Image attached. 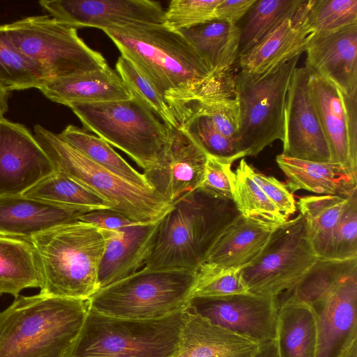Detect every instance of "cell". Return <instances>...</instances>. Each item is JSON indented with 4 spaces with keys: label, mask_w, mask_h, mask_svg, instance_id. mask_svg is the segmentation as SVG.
<instances>
[{
    "label": "cell",
    "mask_w": 357,
    "mask_h": 357,
    "mask_svg": "<svg viewBox=\"0 0 357 357\" xmlns=\"http://www.w3.org/2000/svg\"><path fill=\"white\" fill-rule=\"evenodd\" d=\"M241 271L203 264L197 271L192 297H224L248 293Z\"/></svg>",
    "instance_id": "obj_40"
},
{
    "label": "cell",
    "mask_w": 357,
    "mask_h": 357,
    "mask_svg": "<svg viewBox=\"0 0 357 357\" xmlns=\"http://www.w3.org/2000/svg\"><path fill=\"white\" fill-rule=\"evenodd\" d=\"M276 300L308 306L317 326L315 357H340L357 337V257L318 259L298 283Z\"/></svg>",
    "instance_id": "obj_4"
},
{
    "label": "cell",
    "mask_w": 357,
    "mask_h": 357,
    "mask_svg": "<svg viewBox=\"0 0 357 357\" xmlns=\"http://www.w3.org/2000/svg\"><path fill=\"white\" fill-rule=\"evenodd\" d=\"M343 97L347 115L351 161L353 167L357 169V89L349 94L343 93Z\"/></svg>",
    "instance_id": "obj_47"
},
{
    "label": "cell",
    "mask_w": 357,
    "mask_h": 357,
    "mask_svg": "<svg viewBox=\"0 0 357 357\" xmlns=\"http://www.w3.org/2000/svg\"><path fill=\"white\" fill-rule=\"evenodd\" d=\"M86 213L68 206L22 195L0 196V236L31 241L41 232Z\"/></svg>",
    "instance_id": "obj_20"
},
{
    "label": "cell",
    "mask_w": 357,
    "mask_h": 357,
    "mask_svg": "<svg viewBox=\"0 0 357 357\" xmlns=\"http://www.w3.org/2000/svg\"><path fill=\"white\" fill-rule=\"evenodd\" d=\"M58 135L90 160L125 181L136 186L154 190L143 173L132 167L99 137L73 125L67 126Z\"/></svg>",
    "instance_id": "obj_31"
},
{
    "label": "cell",
    "mask_w": 357,
    "mask_h": 357,
    "mask_svg": "<svg viewBox=\"0 0 357 357\" xmlns=\"http://www.w3.org/2000/svg\"><path fill=\"white\" fill-rule=\"evenodd\" d=\"M241 216L232 199L201 187L187 193L160 220L144 267L197 271L218 238Z\"/></svg>",
    "instance_id": "obj_1"
},
{
    "label": "cell",
    "mask_w": 357,
    "mask_h": 357,
    "mask_svg": "<svg viewBox=\"0 0 357 357\" xmlns=\"http://www.w3.org/2000/svg\"><path fill=\"white\" fill-rule=\"evenodd\" d=\"M248 172L271 202L289 220V218L295 213L297 208L296 201L285 183L273 176L262 174L250 165L248 166Z\"/></svg>",
    "instance_id": "obj_44"
},
{
    "label": "cell",
    "mask_w": 357,
    "mask_h": 357,
    "mask_svg": "<svg viewBox=\"0 0 357 357\" xmlns=\"http://www.w3.org/2000/svg\"><path fill=\"white\" fill-rule=\"evenodd\" d=\"M55 170L29 129L0 116V196L22 195Z\"/></svg>",
    "instance_id": "obj_16"
},
{
    "label": "cell",
    "mask_w": 357,
    "mask_h": 357,
    "mask_svg": "<svg viewBox=\"0 0 357 357\" xmlns=\"http://www.w3.org/2000/svg\"><path fill=\"white\" fill-rule=\"evenodd\" d=\"M305 52V67L344 94L357 89V24L314 34Z\"/></svg>",
    "instance_id": "obj_18"
},
{
    "label": "cell",
    "mask_w": 357,
    "mask_h": 357,
    "mask_svg": "<svg viewBox=\"0 0 357 357\" xmlns=\"http://www.w3.org/2000/svg\"><path fill=\"white\" fill-rule=\"evenodd\" d=\"M160 220L114 230L100 229L105 248L98 271L100 288L127 278L145 266Z\"/></svg>",
    "instance_id": "obj_19"
},
{
    "label": "cell",
    "mask_w": 357,
    "mask_h": 357,
    "mask_svg": "<svg viewBox=\"0 0 357 357\" xmlns=\"http://www.w3.org/2000/svg\"><path fill=\"white\" fill-rule=\"evenodd\" d=\"M314 36L299 6L293 17L284 20L260 43L239 56L241 70L252 75L264 74L301 55Z\"/></svg>",
    "instance_id": "obj_21"
},
{
    "label": "cell",
    "mask_w": 357,
    "mask_h": 357,
    "mask_svg": "<svg viewBox=\"0 0 357 357\" xmlns=\"http://www.w3.org/2000/svg\"><path fill=\"white\" fill-rule=\"evenodd\" d=\"M276 227L241 216L218 238L204 264L223 268L247 267L260 255Z\"/></svg>",
    "instance_id": "obj_26"
},
{
    "label": "cell",
    "mask_w": 357,
    "mask_h": 357,
    "mask_svg": "<svg viewBox=\"0 0 357 357\" xmlns=\"http://www.w3.org/2000/svg\"><path fill=\"white\" fill-rule=\"evenodd\" d=\"M41 273L40 293L89 299L99 289L98 271L105 248L102 230L80 220L33 236Z\"/></svg>",
    "instance_id": "obj_5"
},
{
    "label": "cell",
    "mask_w": 357,
    "mask_h": 357,
    "mask_svg": "<svg viewBox=\"0 0 357 357\" xmlns=\"http://www.w3.org/2000/svg\"><path fill=\"white\" fill-rule=\"evenodd\" d=\"M300 8L314 34L357 24V0H303Z\"/></svg>",
    "instance_id": "obj_37"
},
{
    "label": "cell",
    "mask_w": 357,
    "mask_h": 357,
    "mask_svg": "<svg viewBox=\"0 0 357 357\" xmlns=\"http://www.w3.org/2000/svg\"><path fill=\"white\" fill-rule=\"evenodd\" d=\"M220 0H173L165 11L163 24L178 31L215 20Z\"/></svg>",
    "instance_id": "obj_41"
},
{
    "label": "cell",
    "mask_w": 357,
    "mask_h": 357,
    "mask_svg": "<svg viewBox=\"0 0 357 357\" xmlns=\"http://www.w3.org/2000/svg\"><path fill=\"white\" fill-rule=\"evenodd\" d=\"M309 70L296 67L287 91L282 155L314 162H331L309 87Z\"/></svg>",
    "instance_id": "obj_14"
},
{
    "label": "cell",
    "mask_w": 357,
    "mask_h": 357,
    "mask_svg": "<svg viewBox=\"0 0 357 357\" xmlns=\"http://www.w3.org/2000/svg\"><path fill=\"white\" fill-rule=\"evenodd\" d=\"M197 278V271L144 267L100 288L89 298L90 309L116 318H162L187 309Z\"/></svg>",
    "instance_id": "obj_7"
},
{
    "label": "cell",
    "mask_w": 357,
    "mask_h": 357,
    "mask_svg": "<svg viewBox=\"0 0 357 357\" xmlns=\"http://www.w3.org/2000/svg\"><path fill=\"white\" fill-rule=\"evenodd\" d=\"M183 130L208 155L238 160L245 157L236 144L222 135L206 116L183 114L176 118Z\"/></svg>",
    "instance_id": "obj_38"
},
{
    "label": "cell",
    "mask_w": 357,
    "mask_h": 357,
    "mask_svg": "<svg viewBox=\"0 0 357 357\" xmlns=\"http://www.w3.org/2000/svg\"><path fill=\"white\" fill-rule=\"evenodd\" d=\"M22 195L74 207L85 213L112 208L107 200L57 170L38 182Z\"/></svg>",
    "instance_id": "obj_33"
},
{
    "label": "cell",
    "mask_w": 357,
    "mask_h": 357,
    "mask_svg": "<svg viewBox=\"0 0 357 357\" xmlns=\"http://www.w3.org/2000/svg\"><path fill=\"white\" fill-rule=\"evenodd\" d=\"M276 298L250 292L224 297H191L186 310L261 344L276 337Z\"/></svg>",
    "instance_id": "obj_13"
},
{
    "label": "cell",
    "mask_w": 357,
    "mask_h": 357,
    "mask_svg": "<svg viewBox=\"0 0 357 357\" xmlns=\"http://www.w3.org/2000/svg\"><path fill=\"white\" fill-rule=\"evenodd\" d=\"M10 40L43 73L47 81L104 69V56L90 48L77 29L49 15H36L4 24Z\"/></svg>",
    "instance_id": "obj_11"
},
{
    "label": "cell",
    "mask_w": 357,
    "mask_h": 357,
    "mask_svg": "<svg viewBox=\"0 0 357 357\" xmlns=\"http://www.w3.org/2000/svg\"><path fill=\"white\" fill-rule=\"evenodd\" d=\"M169 107L175 119L183 114H198L208 117L222 135L234 141L238 146L239 108L234 91L174 103Z\"/></svg>",
    "instance_id": "obj_35"
},
{
    "label": "cell",
    "mask_w": 357,
    "mask_h": 357,
    "mask_svg": "<svg viewBox=\"0 0 357 357\" xmlns=\"http://www.w3.org/2000/svg\"><path fill=\"white\" fill-rule=\"evenodd\" d=\"M34 137L55 169L107 200L112 209L139 223L162 219L172 204L155 190L132 185L87 158L43 126L36 124Z\"/></svg>",
    "instance_id": "obj_8"
},
{
    "label": "cell",
    "mask_w": 357,
    "mask_h": 357,
    "mask_svg": "<svg viewBox=\"0 0 357 357\" xmlns=\"http://www.w3.org/2000/svg\"><path fill=\"white\" fill-rule=\"evenodd\" d=\"M303 0H256L237 24L239 56L260 43L284 20L296 13Z\"/></svg>",
    "instance_id": "obj_32"
},
{
    "label": "cell",
    "mask_w": 357,
    "mask_h": 357,
    "mask_svg": "<svg viewBox=\"0 0 357 357\" xmlns=\"http://www.w3.org/2000/svg\"><path fill=\"white\" fill-rule=\"evenodd\" d=\"M89 299L18 296L0 312V357H72Z\"/></svg>",
    "instance_id": "obj_2"
},
{
    "label": "cell",
    "mask_w": 357,
    "mask_h": 357,
    "mask_svg": "<svg viewBox=\"0 0 357 357\" xmlns=\"http://www.w3.org/2000/svg\"><path fill=\"white\" fill-rule=\"evenodd\" d=\"M47 82L41 70L11 42L0 25V85L8 91L39 89Z\"/></svg>",
    "instance_id": "obj_36"
},
{
    "label": "cell",
    "mask_w": 357,
    "mask_h": 357,
    "mask_svg": "<svg viewBox=\"0 0 357 357\" xmlns=\"http://www.w3.org/2000/svg\"><path fill=\"white\" fill-rule=\"evenodd\" d=\"M277 304L275 341L278 357H315L317 332L311 309L290 300L277 301Z\"/></svg>",
    "instance_id": "obj_28"
},
{
    "label": "cell",
    "mask_w": 357,
    "mask_h": 357,
    "mask_svg": "<svg viewBox=\"0 0 357 357\" xmlns=\"http://www.w3.org/2000/svg\"><path fill=\"white\" fill-rule=\"evenodd\" d=\"M9 91L0 85V116H3L4 114L8 111V98Z\"/></svg>",
    "instance_id": "obj_49"
},
{
    "label": "cell",
    "mask_w": 357,
    "mask_h": 357,
    "mask_svg": "<svg viewBox=\"0 0 357 357\" xmlns=\"http://www.w3.org/2000/svg\"><path fill=\"white\" fill-rule=\"evenodd\" d=\"M317 260L299 214L277 226L260 255L241 273L248 292L276 298L298 283Z\"/></svg>",
    "instance_id": "obj_12"
},
{
    "label": "cell",
    "mask_w": 357,
    "mask_h": 357,
    "mask_svg": "<svg viewBox=\"0 0 357 357\" xmlns=\"http://www.w3.org/2000/svg\"><path fill=\"white\" fill-rule=\"evenodd\" d=\"M39 4L52 18L75 29L162 24L165 13L158 1L151 0H42Z\"/></svg>",
    "instance_id": "obj_15"
},
{
    "label": "cell",
    "mask_w": 357,
    "mask_h": 357,
    "mask_svg": "<svg viewBox=\"0 0 357 357\" xmlns=\"http://www.w3.org/2000/svg\"><path fill=\"white\" fill-rule=\"evenodd\" d=\"M207 154L181 128L169 126L167 147L158 165L143 172L151 187L173 204L199 188Z\"/></svg>",
    "instance_id": "obj_17"
},
{
    "label": "cell",
    "mask_w": 357,
    "mask_h": 357,
    "mask_svg": "<svg viewBox=\"0 0 357 357\" xmlns=\"http://www.w3.org/2000/svg\"><path fill=\"white\" fill-rule=\"evenodd\" d=\"M291 193L305 190L319 195L347 197L357 191V172L332 162H314L277 155Z\"/></svg>",
    "instance_id": "obj_23"
},
{
    "label": "cell",
    "mask_w": 357,
    "mask_h": 357,
    "mask_svg": "<svg viewBox=\"0 0 357 357\" xmlns=\"http://www.w3.org/2000/svg\"><path fill=\"white\" fill-rule=\"evenodd\" d=\"M252 357H278L275 340L260 344Z\"/></svg>",
    "instance_id": "obj_48"
},
{
    "label": "cell",
    "mask_w": 357,
    "mask_h": 357,
    "mask_svg": "<svg viewBox=\"0 0 357 357\" xmlns=\"http://www.w3.org/2000/svg\"><path fill=\"white\" fill-rule=\"evenodd\" d=\"M83 129L126 153L143 172L159 162L169 142V126L138 98L98 102H70Z\"/></svg>",
    "instance_id": "obj_6"
},
{
    "label": "cell",
    "mask_w": 357,
    "mask_h": 357,
    "mask_svg": "<svg viewBox=\"0 0 357 357\" xmlns=\"http://www.w3.org/2000/svg\"><path fill=\"white\" fill-rule=\"evenodd\" d=\"M347 197L307 195L296 202L305 221L307 238L319 259H331L334 232Z\"/></svg>",
    "instance_id": "obj_30"
},
{
    "label": "cell",
    "mask_w": 357,
    "mask_h": 357,
    "mask_svg": "<svg viewBox=\"0 0 357 357\" xmlns=\"http://www.w3.org/2000/svg\"><path fill=\"white\" fill-rule=\"evenodd\" d=\"M41 273L31 241L0 236V295L15 298L27 288H40Z\"/></svg>",
    "instance_id": "obj_29"
},
{
    "label": "cell",
    "mask_w": 357,
    "mask_h": 357,
    "mask_svg": "<svg viewBox=\"0 0 357 357\" xmlns=\"http://www.w3.org/2000/svg\"><path fill=\"white\" fill-rule=\"evenodd\" d=\"M178 31L212 74L222 77L232 73L239 58L240 33L237 25L213 20Z\"/></svg>",
    "instance_id": "obj_27"
},
{
    "label": "cell",
    "mask_w": 357,
    "mask_h": 357,
    "mask_svg": "<svg viewBox=\"0 0 357 357\" xmlns=\"http://www.w3.org/2000/svg\"><path fill=\"white\" fill-rule=\"evenodd\" d=\"M165 99L219 79L178 31L162 24H129L102 30Z\"/></svg>",
    "instance_id": "obj_3"
},
{
    "label": "cell",
    "mask_w": 357,
    "mask_h": 357,
    "mask_svg": "<svg viewBox=\"0 0 357 357\" xmlns=\"http://www.w3.org/2000/svg\"><path fill=\"white\" fill-rule=\"evenodd\" d=\"M38 90L51 101L64 105L70 102L128 100L132 97L116 71L109 66L52 79Z\"/></svg>",
    "instance_id": "obj_25"
},
{
    "label": "cell",
    "mask_w": 357,
    "mask_h": 357,
    "mask_svg": "<svg viewBox=\"0 0 357 357\" xmlns=\"http://www.w3.org/2000/svg\"><path fill=\"white\" fill-rule=\"evenodd\" d=\"M256 0H220L215 10V20L236 24Z\"/></svg>",
    "instance_id": "obj_46"
},
{
    "label": "cell",
    "mask_w": 357,
    "mask_h": 357,
    "mask_svg": "<svg viewBox=\"0 0 357 357\" xmlns=\"http://www.w3.org/2000/svg\"><path fill=\"white\" fill-rule=\"evenodd\" d=\"M248 166L242 158L234 172L233 201L241 215L271 226H278L289 220L250 176Z\"/></svg>",
    "instance_id": "obj_34"
},
{
    "label": "cell",
    "mask_w": 357,
    "mask_h": 357,
    "mask_svg": "<svg viewBox=\"0 0 357 357\" xmlns=\"http://www.w3.org/2000/svg\"><path fill=\"white\" fill-rule=\"evenodd\" d=\"M173 357H252L260 344L185 310Z\"/></svg>",
    "instance_id": "obj_22"
},
{
    "label": "cell",
    "mask_w": 357,
    "mask_h": 357,
    "mask_svg": "<svg viewBox=\"0 0 357 357\" xmlns=\"http://www.w3.org/2000/svg\"><path fill=\"white\" fill-rule=\"evenodd\" d=\"M300 56L259 75L241 70L235 76L234 91L239 108L237 144L245 156H256L273 142L282 141L287 91Z\"/></svg>",
    "instance_id": "obj_10"
},
{
    "label": "cell",
    "mask_w": 357,
    "mask_h": 357,
    "mask_svg": "<svg viewBox=\"0 0 357 357\" xmlns=\"http://www.w3.org/2000/svg\"><path fill=\"white\" fill-rule=\"evenodd\" d=\"M185 312L130 319L89 309L72 357H173Z\"/></svg>",
    "instance_id": "obj_9"
},
{
    "label": "cell",
    "mask_w": 357,
    "mask_h": 357,
    "mask_svg": "<svg viewBox=\"0 0 357 357\" xmlns=\"http://www.w3.org/2000/svg\"><path fill=\"white\" fill-rule=\"evenodd\" d=\"M357 257V191L347 197L335 228L331 259Z\"/></svg>",
    "instance_id": "obj_42"
},
{
    "label": "cell",
    "mask_w": 357,
    "mask_h": 357,
    "mask_svg": "<svg viewBox=\"0 0 357 357\" xmlns=\"http://www.w3.org/2000/svg\"><path fill=\"white\" fill-rule=\"evenodd\" d=\"M77 220L91 224L101 229L114 230L134 225L135 222L112 208L92 211L80 215Z\"/></svg>",
    "instance_id": "obj_45"
},
{
    "label": "cell",
    "mask_w": 357,
    "mask_h": 357,
    "mask_svg": "<svg viewBox=\"0 0 357 357\" xmlns=\"http://www.w3.org/2000/svg\"><path fill=\"white\" fill-rule=\"evenodd\" d=\"M309 73L310 94L330 150L331 162L357 172L351 161L343 93L317 73L310 70Z\"/></svg>",
    "instance_id": "obj_24"
},
{
    "label": "cell",
    "mask_w": 357,
    "mask_h": 357,
    "mask_svg": "<svg viewBox=\"0 0 357 357\" xmlns=\"http://www.w3.org/2000/svg\"><path fill=\"white\" fill-rule=\"evenodd\" d=\"M340 357H357V337L349 343Z\"/></svg>",
    "instance_id": "obj_50"
},
{
    "label": "cell",
    "mask_w": 357,
    "mask_h": 357,
    "mask_svg": "<svg viewBox=\"0 0 357 357\" xmlns=\"http://www.w3.org/2000/svg\"><path fill=\"white\" fill-rule=\"evenodd\" d=\"M235 160L207 154L204 177L201 188L220 197L233 200Z\"/></svg>",
    "instance_id": "obj_43"
},
{
    "label": "cell",
    "mask_w": 357,
    "mask_h": 357,
    "mask_svg": "<svg viewBox=\"0 0 357 357\" xmlns=\"http://www.w3.org/2000/svg\"><path fill=\"white\" fill-rule=\"evenodd\" d=\"M116 71L131 95L142 100L166 125L178 127L165 98L128 59L121 55Z\"/></svg>",
    "instance_id": "obj_39"
}]
</instances>
